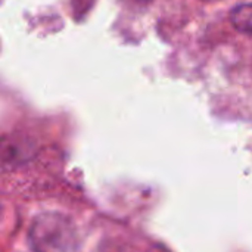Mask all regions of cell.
<instances>
[{
  "label": "cell",
  "instance_id": "obj_1",
  "mask_svg": "<svg viewBox=\"0 0 252 252\" xmlns=\"http://www.w3.org/2000/svg\"><path fill=\"white\" fill-rule=\"evenodd\" d=\"M28 242L35 251H74L78 248V235L71 219L58 213H46L32 221Z\"/></svg>",
  "mask_w": 252,
  "mask_h": 252
},
{
  "label": "cell",
  "instance_id": "obj_2",
  "mask_svg": "<svg viewBox=\"0 0 252 252\" xmlns=\"http://www.w3.org/2000/svg\"><path fill=\"white\" fill-rule=\"evenodd\" d=\"M232 25L245 34H252V3H242L230 12Z\"/></svg>",
  "mask_w": 252,
  "mask_h": 252
}]
</instances>
